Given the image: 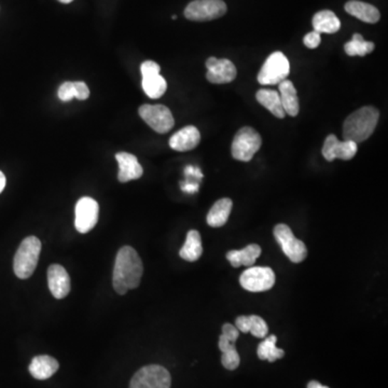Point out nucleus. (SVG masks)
<instances>
[{
    "instance_id": "dca6fc26",
    "label": "nucleus",
    "mask_w": 388,
    "mask_h": 388,
    "mask_svg": "<svg viewBox=\"0 0 388 388\" xmlns=\"http://www.w3.org/2000/svg\"><path fill=\"white\" fill-rule=\"evenodd\" d=\"M201 141V134L195 126H185L175 133L170 139V147L176 151H189L197 148Z\"/></svg>"
},
{
    "instance_id": "412c9836",
    "label": "nucleus",
    "mask_w": 388,
    "mask_h": 388,
    "mask_svg": "<svg viewBox=\"0 0 388 388\" xmlns=\"http://www.w3.org/2000/svg\"><path fill=\"white\" fill-rule=\"evenodd\" d=\"M345 11L355 18L369 24H375L379 22L381 14L374 6L370 4L362 3L358 0H350L345 5Z\"/></svg>"
},
{
    "instance_id": "4be33fe9",
    "label": "nucleus",
    "mask_w": 388,
    "mask_h": 388,
    "mask_svg": "<svg viewBox=\"0 0 388 388\" xmlns=\"http://www.w3.org/2000/svg\"><path fill=\"white\" fill-rule=\"evenodd\" d=\"M313 28L319 34H335L341 28V22L330 10H323L313 16Z\"/></svg>"
},
{
    "instance_id": "ddd939ff",
    "label": "nucleus",
    "mask_w": 388,
    "mask_h": 388,
    "mask_svg": "<svg viewBox=\"0 0 388 388\" xmlns=\"http://www.w3.org/2000/svg\"><path fill=\"white\" fill-rule=\"evenodd\" d=\"M358 145L354 141H339L335 135H329L323 143V158L328 162H333L335 158L341 160H352L357 153Z\"/></svg>"
},
{
    "instance_id": "7ed1b4c3",
    "label": "nucleus",
    "mask_w": 388,
    "mask_h": 388,
    "mask_svg": "<svg viewBox=\"0 0 388 388\" xmlns=\"http://www.w3.org/2000/svg\"><path fill=\"white\" fill-rule=\"evenodd\" d=\"M41 242L36 237H28L21 243L14 256V270L20 279H27L33 275L38 264Z\"/></svg>"
},
{
    "instance_id": "4468645a",
    "label": "nucleus",
    "mask_w": 388,
    "mask_h": 388,
    "mask_svg": "<svg viewBox=\"0 0 388 388\" xmlns=\"http://www.w3.org/2000/svg\"><path fill=\"white\" fill-rule=\"evenodd\" d=\"M48 285L55 299H64L70 291V279L68 271L60 264H52L48 270Z\"/></svg>"
},
{
    "instance_id": "a19ab883",
    "label": "nucleus",
    "mask_w": 388,
    "mask_h": 388,
    "mask_svg": "<svg viewBox=\"0 0 388 388\" xmlns=\"http://www.w3.org/2000/svg\"><path fill=\"white\" fill-rule=\"evenodd\" d=\"M172 18H173V20H176L177 16H172Z\"/></svg>"
},
{
    "instance_id": "423d86ee",
    "label": "nucleus",
    "mask_w": 388,
    "mask_h": 388,
    "mask_svg": "<svg viewBox=\"0 0 388 388\" xmlns=\"http://www.w3.org/2000/svg\"><path fill=\"white\" fill-rule=\"evenodd\" d=\"M172 377L164 367L149 365L135 373L129 388H171Z\"/></svg>"
},
{
    "instance_id": "473e14b6",
    "label": "nucleus",
    "mask_w": 388,
    "mask_h": 388,
    "mask_svg": "<svg viewBox=\"0 0 388 388\" xmlns=\"http://www.w3.org/2000/svg\"><path fill=\"white\" fill-rule=\"evenodd\" d=\"M89 96L90 90L85 82H82V81H79V82H74L75 99H80V101H85V99H89Z\"/></svg>"
},
{
    "instance_id": "f257e3e1",
    "label": "nucleus",
    "mask_w": 388,
    "mask_h": 388,
    "mask_svg": "<svg viewBox=\"0 0 388 388\" xmlns=\"http://www.w3.org/2000/svg\"><path fill=\"white\" fill-rule=\"evenodd\" d=\"M144 266L141 257L134 248L124 246L117 254L112 284L117 293L123 296L129 289H135L141 284Z\"/></svg>"
},
{
    "instance_id": "6e6552de",
    "label": "nucleus",
    "mask_w": 388,
    "mask_h": 388,
    "mask_svg": "<svg viewBox=\"0 0 388 388\" xmlns=\"http://www.w3.org/2000/svg\"><path fill=\"white\" fill-rule=\"evenodd\" d=\"M239 284L250 293H264L274 286L275 273L268 266H252L242 273Z\"/></svg>"
},
{
    "instance_id": "c85d7f7f",
    "label": "nucleus",
    "mask_w": 388,
    "mask_h": 388,
    "mask_svg": "<svg viewBox=\"0 0 388 388\" xmlns=\"http://www.w3.org/2000/svg\"><path fill=\"white\" fill-rule=\"evenodd\" d=\"M239 331L231 323H225L222 326V333L219 338V350L223 352H232L235 348V341L239 339Z\"/></svg>"
},
{
    "instance_id": "a211bd4d",
    "label": "nucleus",
    "mask_w": 388,
    "mask_h": 388,
    "mask_svg": "<svg viewBox=\"0 0 388 388\" xmlns=\"http://www.w3.org/2000/svg\"><path fill=\"white\" fill-rule=\"evenodd\" d=\"M279 90L281 106L285 114L291 117L298 116L300 110L299 97L293 83L286 79L283 82L279 83Z\"/></svg>"
},
{
    "instance_id": "f704fd0d",
    "label": "nucleus",
    "mask_w": 388,
    "mask_h": 388,
    "mask_svg": "<svg viewBox=\"0 0 388 388\" xmlns=\"http://www.w3.org/2000/svg\"><path fill=\"white\" fill-rule=\"evenodd\" d=\"M181 190L185 193H195L199 191V183H193V181H183L180 183Z\"/></svg>"
},
{
    "instance_id": "0eeeda50",
    "label": "nucleus",
    "mask_w": 388,
    "mask_h": 388,
    "mask_svg": "<svg viewBox=\"0 0 388 388\" xmlns=\"http://www.w3.org/2000/svg\"><path fill=\"white\" fill-rule=\"evenodd\" d=\"M274 237L281 245L284 254L293 264H300L308 256V249L303 242L293 235L291 229L287 225L279 223L274 228Z\"/></svg>"
},
{
    "instance_id": "393cba45",
    "label": "nucleus",
    "mask_w": 388,
    "mask_h": 388,
    "mask_svg": "<svg viewBox=\"0 0 388 388\" xmlns=\"http://www.w3.org/2000/svg\"><path fill=\"white\" fill-rule=\"evenodd\" d=\"M202 254H203V247H202L201 235L197 230L189 231L185 245L179 252V256L185 262H194L201 258Z\"/></svg>"
},
{
    "instance_id": "bb28decb",
    "label": "nucleus",
    "mask_w": 388,
    "mask_h": 388,
    "mask_svg": "<svg viewBox=\"0 0 388 388\" xmlns=\"http://www.w3.org/2000/svg\"><path fill=\"white\" fill-rule=\"evenodd\" d=\"M141 85L145 93L152 99H160L168 89V83L161 75L143 78Z\"/></svg>"
},
{
    "instance_id": "ea45409f",
    "label": "nucleus",
    "mask_w": 388,
    "mask_h": 388,
    "mask_svg": "<svg viewBox=\"0 0 388 388\" xmlns=\"http://www.w3.org/2000/svg\"><path fill=\"white\" fill-rule=\"evenodd\" d=\"M318 388H329V387H327V386L320 385L319 386Z\"/></svg>"
},
{
    "instance_id": "5701e85b",
    "label": "nucleus",
    "mask_w": 388,
    "mask_h": 388,
    "mask_svg": "<svg viewBox=\"0 0 388 388\" xmlns=\"http://www.w3.org/2000/svg\"><path fill=\"white\" fill-rule=\"evenodd\" d=\"M232 206V201L228 198L218 200L208 212V218H206L208 225L212 228H220L225 225L230 217Z\"/></svg>"
},
{
    "instance_id": "c9c22d12",
    "label": "nucleus",
    "mask_w": 388,
    "mask_h": 388,
    "mask_svg": "<svg viewBox=\"0 0 388 388\" xmlns=\"http://www.w3.org/2000/svg\"><path fill=\"white\" fill-rule=\"evenodd\" d=\"M185 175L187 177H194V178L201 179L203 178V174H202L201 170L197 166H189L185 168Z\"/></svg>"
},
{
    "instance_id": "c756f323",
    "label": "nucleus",
    "mask_w": 388,
    "mask_h": 388,
    "mask_svg": "<svg viewBox=\"0 0 388 388\" xmlns=\"http://www.w3.org/2000/svg\"><path fill=\"white\" fill-rule=\"evenodd\" d=\"M221 362H222V366L228 370H235V369L239 368V355L237 352V350H232V352H223L222 357H221Z\"/></svg>"
},
{
    "instance_id": "f3484780",
    "label": "nucleus",
    "mask_w": 388,
    "mask_h": 388,
    "mask_svg": "<svg viewBox=\"0 0 388 388\" xmlns=\"http://www.w3.org/2000/svg\"><path fill=\"white\" fill-rule=\"evenodd\" d=\"M58 368H60V365L55 358L48 356V355H41V356L33 358L28 369L33 377L43 381V379H50L52 375L55 374Z\"/></svg>"
},
{
    "instance_id": "e433bc0d",
    "label": "nucleus",
    "mask_w": 388,
    "mask_h": 388,
    "mask_svg": "<svg viewBox=\"0 0 388 388\" xmlns=\"http://www.w3.org/2000/svg\"><path fill=\"white\" fill-rule=\"evenodd\" d=\"M6 176L1 171H0V193L4 191L6 187Z\"/></svg>"
},
{
    "instance_id": "2f4dec72",
    "label": "nucleus",
    "mask_w": 388,
    "mask_h": 388,
    "mask_svg": "<svg viewBox=\"0 0 388 388\" xmlns=\"http://www.w3.org/2000/svg\"><path fill=\"white\" fill-rule=\"evenodd\" d=\"M58 99L63 102L72 101L74 97V82H64L58 92Z\"/></svg>"
},
{
    "instance_id": "20e7f679",
    "label": "nucleus",
    "mask_w": 388,
    "mask_h": 388,
    "mask_svg": "<svg viewBox=\"0 0 388 388\" xmlns=\"http://www.w3.org/2000/svg\"><path fill=\"white\" fill-rule=\"evenodd\" d=\"M290 74V63L285 54L274 52L266 58L258 74V82L262 85H279Z\"/></svg>"
},
{
    "instance_id": "58836bf2",
    "label": "nucleus",
    "mask_w": 388,
    "mask_h": 388,
    "mask_svg": "<svg viewBox=\"0 0 388 388\" xmlns=\"http://www.w3.org/2000/svg\"><path fill=\"white\" fill-rule=\"evenodd\" d=\"M58 1L63 4H70L72 3V1H74V0H58Z\"/></svg>"
},
{
    "instance_id": "6ab92c4d",
    "label": "nucleus",
    "mask_w": 388,
    "mask_h": 388,
    "mask_svg": "<svg viewBox=\"0 0 388 388\" xmlns=\"http://www.w3.org/2000/svg\"><path fill=\"white\" fill-rule=\"evenodd\" d=\"M235 327L241 333H250L254 337L260 338V339H264L269 333V327L266 321L257 315L237 317L235 319Z\"/></svg>"
},
{
    "instance_id": "aec40b11",
    "label": "nucleus",
    "mask_w": 388,
    "mask_h": 388,
    "mask_svg": "<svg viewBox=\"0 0 388 388\" xmlns=\"http://www.w3.org/2000/svg\"><path fill=\"white\" fill-rule=\"evenodd\" d=\"M262 254V247L257 244H250L241 250H231L227 254V259L233 268L239 266H252L257 259Z\"/></svg>"
},
{
    "instance_id": "4c0bfd02",
    "label": "nucleus",
    "mask_w": 388,
    "mask_h": 388,
    "mask_svg": "<svg viewBox=\"0 0 388 388\" xmlns=\"http://www.w3.org/2000/svg\"><path fill=\"white\" fill-rule=\"evenodd\" d=\"M320 385L321 384L319 383V382L311 381L310 383L308 384V388H318Z\"/></svg>"
},
{
    "instance_id": "9d476101",
    "label": "nucleus",
    "mask_w": 388,
    "mask_h": 388,
    "mask_svg": "<svg viewBox=\"0 0 388 388\" xmlns=\"http://www.w3.org/2000/svg\"><path fill=\"white\" fill-rule=\"evenodd\" d=\"M139 112L141 118L160 134H166L174 126V117L166 106L143 105Z\"/></svg>"
},
{
    "instance_id": "cd10ccee",
    "label": "nucleus",
    "mask_w": 388,
    "mask_h": 388,
    "mask_svg": "<svg viewBox=\"0 0 388 388\" xmlns=\"http://www.w3.org/2000/svg\"><path fill=\"white\" fill-rule=\"evenodd\" d=\"M374 43L366 41L360 34H354L352 41L344 45L345 53L350 56H365L374 50Z\"/></svg>"
},
{
    "instance_id": "39448f33",
    "label": "nucleus",
    "mask_w": 388,
    "mask_h": 388,
    "mask_svg": "<svg viewBox=\"0 0 388 388\" xmlns=\"http://www.w3.org/2000/svg\"><path fill=\"white\" fill-rule=\"evenodd\" d=\"M262 145V136L256 129L244 126L235 134L231 152L232 156L242 162H249Z\"/></svg>"
},
{
    "instance_id": "f03ea898",
    "label": "nucleus",
    "mask_w": 388,
    "mask_h": 388,
    "mask_svg": "<svg viewBox=\"0 0 388 388\" xmlns=\"http://www.w3.org/2000/svg\"><path fill=\"white\" fill-rule=\"evenodd\" d=\"M379 112L372 106H366L352 112L343 124L344 141L360 144L368 139L374 132L379 122Z\"/></svg>"
},
{
    "instance_id": "1a4fd4ad",
    "label": "nucleus",
    "mask_w": 388,
    "mask_h": 388,
    "mask_svg": "<svg viewBox=\"0 0 388 388\" xmlns=\"http://www.w3.org/2000/svg\"><path fill=\"white\" fill-rule=\"evenodd\" d=\"M227 5L222 0H194L185 9V16L190 21L206 22L225 16Z\"/></svg>"
},
{
    "instance_id": "72a5a7b5",
    "label": "nucleus",
    "mask_w": 388,
    "mask_h": 388,
    "mask_svg": "<svg viewBox=\"0 0 388 388\" xmlns=\"http://www.w3.org/2000/svg\"><path fill=\"white\" fill-rule=\"evenodd\" d=\"M320 34L317 31H313L306 34L303 38V43L308 49H316L320 45Z\"/></svg>"
},
{
    "instance_id": "9b49d317",
    "label": "nucleus",
    "mask_w": 388,
    "mask_h": 388,
    "mask_svg": "<svg viewBox=\"0 0 388 388\" xmlns=\"http://www.w3.org/2000/svg\"><path fill=\"white\" fill-rule=\"evenodd\" d=\"M99 203L92 198L85 197L77 202L76 219H75V227L78 232H90L95 227L99 221Z\"/></svg>"
},
{
    "instance_id": "a878e982",
    "label": "nucleus",
    "mask_w": 388,
    "mask_h": 388,
    "mask_svg": "<svg viewBox=\"0 0 388 388\" xmlns=\"http://www.w3.org/2000/svg\"><path fill=\"white\" fill-rule=\"evenodd\" d=\"M276 335H272L266 338L262 343L259 344L257 354L262 360H268L270 362H274L275 360H281L285 356V352L276 346Z\"/></svg>"
},
{
    "instance_id": "f8f14e48",
    "label": "nucleus",
    "mask_w": 388,
    "mask_h": 388,
    "mask_svg": "<svg viewBox=\"0 0 388 388\" xmlns=\"http://www.w3.org/2000/svg\"><path fill=\"white\" fill-rule=\"evenodd\" d=\"M208 74L206 78L214 85H225L230 83L237 78V68L235 65L227 58H210L206 60Z\"/></svg>"
},
{
    "instance_id": "b1692460",
    "label": "nucleus",
    "mask_w": 388,
    "mask_h": 388,
    "mask_svg": "<svg viewBox=\"0 0 388 388\" xmlns=\"http://www.w3.org/2000/svg\"><path fill=\"white\" fill-rule=\"evenodd\" d=\"M256 99L258 103L262 104L273 116L279 119L285 118L286 114L281 106L279 92L269 89L259 90L256 94Z\"/></svg>"
},
{
    "instance_id": "7c9ffc66",
    "label": "nucleus",
    "mask_w": 388,
    "mask_h": 388,
    "mask_svg": "<svg viewBox=\"0 0 388 388\" xmlns=\"http://www.w3.org/2000/svg\"><path fill=\"white\" fill-rule=\"evenodd\" d=\"M160 65L156 64V62H152V60H146L141 66V72L143 78L160 75Z\"/></svg>"
},
{
    "instance_id": "2eb2a0df",
    "label": "nucleus",
    "mask_w": 388,
    "mask_h": 388,
    "mask_svg": "<svg viewBox=\"0 0 388 388\" xmlns=\"http://www.w3.org/2000/svg\"><path fill=\"white\" fill-rule=\"evenodd\" d=\"M116 158L119 164L118 179L120 183L135 180L143 176V168L134 154L119 152L116 154Z\"/></svg>"
}]
</instances>
